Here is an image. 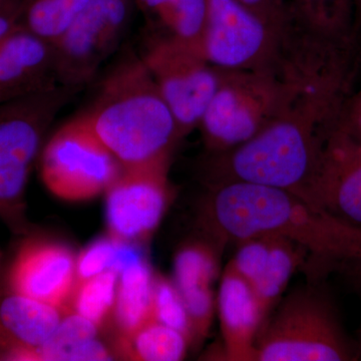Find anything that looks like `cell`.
<instances>
[{"label":"cell","mask_w":361,"mask_h":361,"mask_svg":"<svg viewBox=\"0 0 361 361\" xmlns=\"http://www.w3.org/2000/svg\"><path fill=\"white\" fill-rule=\"evenodd\" d=\"M199 223L206 237L224 247L257 237L288 240L312 256L320 272L361 256V227L277 188L245 182L209 186Z\"/></svg>","instance_id":"obj_1"},{"label":"cell","mask_w":361,"mask_h":361,"mask_svg":"<svg viewBox=\"0 0 361 361\" xmlns=\"http://www.w3.org/2000/svg\"><path fill=\"white\" fill-rule=\"evenodd\" d=\"M341 111L339 104L292 97L283 113L249 141L212 155L207 166L209 186L251 183L291 192L313 205L311 190L323 141Z\"/></svg>","instance_id":"obj_2"},{"label":"cell","mask_w":361,"mask_h":361,"mask_svg":"<svg viewBox=\"0 0 361 361\" xmlns=\"http://www.w3.org/2000/svg\"><path fill=\"white\" fill-rule=\"evenodd\" d=\"M123 169L169 161L180 140L172 111L141 56H123L80 115Z\"/></svg>","instance_id":"obj_3"},{"label":"cell","mask_w":361,"mask_h":361,"mask_svg":"<svg viewBox=\"0 0 361 361\" xmlns=\"http://www.w3.org/2000/svg\"><path fill=\"white\" fill-rule=\"evenodd\" d=\"M350 360H356L355 341L331 297L313 285L281 298L256 338L255 361Z\"/></svg>","instance_id":"obj_4"},{"label":"cell","mask_w":361,"mask_h":361,"mask_svg":"<svg viewBox=\"0 0 361 361\" xmlns=\"http://www.w3.org/2000/svg\"><path fill=\"white\" fill-rule=\"evenodd\" d=\"M84 87L58 85L0 104V219L26 231L25 192L54 118Z\"/></svg>","instance_id":"obj_5"},{"label":"cell","mask_w":361,"mask_h":361,"mask_svg":"<svg viewBox=\"0 0 361 361\" xmlns=\"http://www.w3.org/2000/svg\"><path fill=\"white\" fill-rule=\"evenodd\" d=\"M291 90L276 71H222L219 87L202 118L204 144L211 155L237 148L281 115Z\"/></svg>","instance_id":"obj_6"},{"label":"cell","mask_w":361,"mask_h":361,"mask_svg":"<svg viewBox=\"0 0 361 361\" xmlns=\"http://www.w3.org/2000/svg\"><path fill=\"white\" fill-rule=\"evenodd\" d=\"M39 169L47 189L66 201H85L99 196L123 171L122 165L82 116L61 126L44 142Z\"/></svg>","instance_id":"obj_7"},{"label":"cell","mask_w":361,"mask_h":361,"mask_svg":"<svg viewBox=\"0 0 361 361\" xmlns=\"http://www.w3.org/2000/svg\"><path fill=\"white\" fill-rule=\"evenodd\" d=\"M172 111L180 139L196 128L219 87L222 70L198 49L160 35L141 56Z\"/></svg>","instance_id":"obj_8"},{"label":"cell","mask_w":361,"mask_h":361,"mask_svg":"<svg viewBox=\"0 0 361 361\" xmlns=\"http://www.w3.org/2000/svg\"><path fill=\"white\" fill-rule=\"evenodd\" d=\"M201 52L222 71H274L283 25L265 20L238 0H206Z\"/></svg>","instance_id":"obj_9"},{"label":"cell","mask_w":361,"mask_h":361,"mask_svg":"<svg viewBox=\"0 0 361 361\" xmlns=\"http://www.w3.org/2000/svg\"><path fill=\"white\" fill-rule=\"evenodd\" d=\"M135 0H89L54 42L59 85L85 87L120 47Z\"/></svg>","instance_id":"obj_10"},{"label":"cell","mask_w":361,"mask_h":361,"mask_svg":"<svg viewBox=\"0 0 361 361\" xmlns=\"http://www.w3.org/2000/svg\"><path fill=\"white\" fill-rule=\"evenodd\" d=\"M168 163L123 168L106 191V219L111 236L133 242L155 231L170 201Z\"/></svg>","instance_id":"obj_11"},{"label":"cell","mask_w":361,"mask_h":361,"mask_svg":"<svg viewBox=\"0 0 361 361\" xmlns=\"http://www.w3.org/2000/svg\"><path fill=\"white\" fill-rule=\"evenodd\" d=\"M311 201L316 208L361 227V144L339 118L325 135Z\"/></svg>","instance_id":"obj_12"},{"label":"cell","mask_w":361,"mask_h":361,"mask_svg":"<svg viewBox=\"0 0 361 361\" xmlns=\"http://www.w3.org/2000/svg\"><path fill=\"white\" fill-rule=\"evenodd\" d=\"M75 260L73 252L63 244L27 240L9 267L6 289L66 313L77 284Z\"/></svg>","instance_id":"obj_13"},{"label":"cell","mask_w":361,"mask_h":361,"mask_svg":"<svg viewBox=\"0 0 361 361\" xmlns=\"http://www.w3.org/2000/svg\"><path fill=\"white\" fill-rule=\"evenodd\" d=\"M224 247L205 236L180 247L174 261V283L179 290L188 317L191 342L200 344L212 325L216 312L213 285L220 272Z\"/></svg>","instance_id":"obj_14"},{"label":"cell","mask_w":361,"mask_h":361,"mask_svg":"<svg viewBox=\"0 0 361 361\" xmlns=\"http://www.w3.org/2000/svg\"><path fill=\"white\" fill-rule=\"evenodd\" d=\"M58 85L54 45L20 21L0 40V102L6 103Z\"/></svg>","instance_id":"obj_15"},{"label":"cell","mask_w":361,"mask_h":361,"mask_svg":"<svg viewBox=\"0 0 361 361\" xmlns=\"http://www.w3.org/2000/svg\"><path fill=\"white\" fill-rule=\"evenodd\" d=\"M63 313L7 289L0 293V360L37 361V350L59 326Z\"/></svg>","instance_id":"obj_16"},{"label":"cell","mask_w":361,"mask_h":361,"mask_svg":"<svg viewBox=\"0 0 361 361\" xmlns=\"http://www.w3.org/2000/svg\"><path fill=\"white\" fill-rule=\"evenodd\" d=\"M216 311L222 332L224 360L255 361V342L263 317L252 287L231 261L221 276Z\"/></svg>","instance_id":"obj_17"},{"label":"cell","mask_w":361,"mask_h":361,"mask_svg":"<svg viewBox=\"0 0 361 361\" xmlns=\"http://www.w3.org/2000/svg\"><path fill=\"white\" fill-rule=\"evenodd\" d=\"M99 326L68 311L49 341L37 350V361H106L111 355L97 338Z\"/></svg>","instance_id":"obj_18"},{"label":"cell","mask_w":361,"mask_h":361,"mask_svg":"<svg viewBox=\"0 0 361 361\" xmlns=\"http://www.w3.org/2000/svg\"><path fill=\"white\" fill-rule=\"evenodd\" d=\"M154 285L155 278L145 258L118 273L114 313L122 336L153 319Z\"/></svg>","instance_id":"obj_19"},{"label":"cell","mask_w":361,"mask_h":361,"mask_svg":"<svg viewBox=\"0 0 361 361\" xmlns=\"http://www.w3.org/2000/svg\"><path fill=\"white\" fill-rule=\"evenodd\" d=\"M310 255L302 246L286 239L271 237L269 257L262 274L252 285L263 322L281 300L295 271Z\"/></svg>","instance_id":"obj_20"},{"label":"cell","mask_w":361,"mask_h":361,"mask_svg":"<svg viewBox=\"0 0 361 361\" xmlns=\"http://www.w3.org/2000/svg\"><path fill=\"white\" fill-rule=\"evenodd\" d=\"M125 355L142 361H178L186 355L189 339L182 332L151 319L129 336H122Z\"/></svg>","instance_id":"obj_21"},{"label":"cell","mask_w":361,"mask_h":361,"mask_svg":"<svg viewBox=\"0 0 361 361\" xmlns=\"http://www.w3.org/2000/svg\"><path fill=\"white\" fill-rule=\"evenodd\" d=\"M291 16L319 32L355 37L353 0H290Z\"/></svg>","instance_id":"obj_22"},{"label":"cell","mask_w":361,"mask_h":361,"mask_svg":"<svg viewBox=\"0 0 361 361\" xmlns=\"http://www.w3.org/2000/svg\"><path fill=\"white\" fill-rule=\"evenodd\" d=\"M89 0H23L21 23L54 44L68 30Z\"/></svg>","instance_id":"obj_23"},{"label":"cell","mask_w":361,"mask_h":361,"mask_svg":"<svg viewBox=\"0 0 361 361\" xmlns=\"http://www.w3.org/2000/svg\"><path fill=\"white\" fill-rule=\"evenodd\" d=\"M142 258V251L129 241L113 236L97 239L82 250L75 260L77 281L108 271L118 275L121 271Z\"/></svg>","instance_id":"obj_24"},{"label":"cell","mask_w":361,"mask_h":361,"mask_svg":"<svg viewBox=\"0 0 361 361\" xmlns=\"http://www.w3.org/2000/svg\"><path fill=\"white\" fill-rule=\"evenodd\" d=\"M118 274L113 271L77 281L70 306L73 312L101 326L115 306Z\"/></svg>","instance_id":"obj_25"},{"label":"cell","mask_w":361,"mask_h":361,"mask_svg":"<svg viewBox=\"0 0 361 361\" xmlns=\"http://www.w3.org/2000/svg\"><path fill=\"white\" fill-rule=\"evenodd\" d=\"M206 23V0H173L159 26L165 37L201 51Z\"/></svg>","instance_id":"obj_26"},{"label":"cell","mask_w":361,"mask_h":361,"mask_svg":"<svg viewBox=\"0 0 361 361\" xmlns=\"http://www.w3.org/2000/svg\"><path fill=\"white\" fill-rule=\"evenodd\" d=\"M153 317L161 324L182 332L191 343L189 317L184 301L174 281L164 277L155 278Z\"/></svg>","instance_id":"obj_27"},{"label":"cell","mask_w":361,"mask_h":361,"mask_svg":"<svg viewBox=\"0 0 361 361\" xmlns=\"http://www.w3.org/2000/svg\"><path fill=\"white\" fill-rule=\"evenodd\" d=\"M238 249L231 261L237 272L249 285L262 274L269 257L271 237H257L238 242Z\"/></svg>","instance_id":"obj_28"},{"label":"cell","mask_w":361,"mask_h":361,"mask_svg":"<svg viewBox=\"0 0 361 361\" xmlns=\"http://www.w3.org/2000/svg\"><path fill=\"white\" fill-rule=\"evenodd\" d=\"M254 13L276 25H283L290 16V0H238Z\"/></svg>","instance_id":"obj_29"},{"label":"cell","mask_w":361,"mask_h":361,"mask_svg":"<svg viewBox=\"0 0 361 361\" xmlns=\"http://www.w3.org/2000/svg\"><path fill=\"white\" fill-rule=\"evenodd\" d=\"M172 2L173 0H135V4L142 13L158 25L165 18Z\"/></svg>","instance_id":"obj_30"},{"label":"cell","mask_w":361,"mask_h":361,"mask_svg":"<svg viewBox=\"0 0 361 361\" xmlns=\"http://www.w3.org/2000/svg\"><path fill=\"white\" fill-rule=\"evenodd\" d=\"M339 269L348 277L351 284L361 292V256L341 266Z\"/></svg>","instance_id":"obj_31"},{"label":"cell","mask_w":361,"mask_h":361,"mask_svg":"<svg viewBox=\"0 0 361 361\" xmlns=\"http://www.w3.org/2000/svg\"><path fill=\"white\" fill-rule=\"evenodd\" d=\"M339 123L361 144V116L341 115Z\"/></svg>","instance_id":"obj_32"},{"label":"cell","mask_w":361,"mask_h":361,"mask_svg":"<svg viewBox=\"0 0 361 361\" xmlns=\"http://www.w3.org/2000/svg\"><path fill=\"white\" fill-rule=\"evenodd\" d=\"M356 351V360H361V329L358 334V341L355 342Z\"/></svg>","instance_id":"obj_33"},{"label":"cell","mask_w":361,"mask_h":361,"mask_svg":"<svg viewBox=\"0 0 361 361\" xmlns=\"http://www.w3.org/2000/svg\"><path fill=\"white\" fill-rule=\"evenodd\" d=\"M353 4L355 7L356 21L361 23V0H353Z\"/></svg>","instance_id":"obj_34"},{"label":"cell","mask_w":361,"mask_h":361,"mask_svg":"<svg viewBox=\"0 0 361 361\" xmlns=\"http://www.w3.org/2000/svg\"><path fill=\"white\" fill-rule=\"evenodd\" d=\"M357 54L361 59V42H357Z\"/></svg>","instance_id":"obj_35"},{"label":"cell","mask_w":361,"mask_h":361,"mask_svg":"<svg viewBox=\"0 0 361 361\" xmlns=\"http://www.w3.org/2000/svg\"><path fill=\"white\" fill-rule=\"evenodd\" d=\"M6 1L7 0H0V7L4 6V4H6Z\"/></svg>","instance_id":"obj_36"},{"label":"cell","mask_w":361,"mask_h":361,"mask_svg":"<svg viewBox=\"0 0 361 361\" xmlns=\"http://www.w3.org/2000/svg\"><path fill=\"white\" fill-rule=\"evenodd\" d=\"M0 104H1V102H0Z\"/></svg>","instance_id":"obj_37"}]
</instances>
